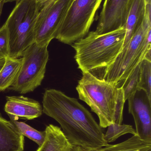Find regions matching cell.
<instances>
[{
    "label": "cell",
    "instance_id": "23",
    "mask_svg": "<svg viewBox=\"0 0 151 151\" xmlns=\"http://www.w3.org/2000/svg\"><path fill=\"white\" fill-rule=\"evenodd\" d=\"M5 60H6V58L0 56V71L1 70L5 63Z\"/></svg>",
    "mask_w": 151,
    "mask_h": 151
},
{
    "label": "cell",
    "instance_id": "4",
    "mask_svg": "<svg viewBox=\"0 0 151 151\" xmlns=\"http://www.w3.org/2000/svg\"><path fill=\"white\" fill-rule=\"evenodd\" d=\"M151 20L146 16L141 26L123 47L114 63L103 73L101 79L114 82L118 87L151 51Z\"/></svg>",
    "mask_w": 151,
    "mask_h": 151
},
{
    "label": "cell",
    "instance_id": "14",
    "mask_svg": "<svg viewBox=\"0 0 151 151\" xmlns=\"http://www.w3.org/2000/svg\"><path fill=\"white\" fill-rule=\"evenodd\" d=\"M145 0H131L125 26L126 32L124 46L142 25L145 15Z\"/></svg>",
    "mask_w": 151,
    "mask_h": 151
},
{
    "label": "cell",
    "instance_id": "15",
    "mask_svg": "<svg viewBox=\"0 0 151 151\" xmlns=\"http://www.w3.org/2000/svg\"><path fill=\"white\" fill-rule=\"evenodd\" d=\"M151 150V142L143 141L136 135L120 143L109 145L98 149L89 150L73 146L72 151H147Z\"/></svg>",
    "mask_w": 151,
    "mask_h": 151
},
{
    "label": "cell",
    "instance_id": "24",
    "mask_svg": "<svg viewBox=\"0 0 151 151\" xmlns=\"http://www.w3.org/2000/svg\"><path fill=\"white\" fill-rule=\"evenodd\" d=\"M49 0H35V1L37 4L42 7Z\"/></svg>",
    "mask_w": 151,
    "mask_h": 151
},
{
    "label": "cell",
    "instance_id": "9",
    "mask_svg": "<svg viewBox=\"0 0 151 151\" xmlns=\"http://www.w3.org/2000/svg\"><path fill=\"white\" fill-rule=\"evenodd\" d=\"M131 0H105L95 31L106 33L125 26Z\"/></svg>",
    "mask_w": 151,
    "mask_h": 151
},
{
    "label": "cell",
    "instance_id": "1",
    "mask_svg": "<svg viewBox=\"0 0 151 151\" xmlns=\"http://www.w3.org/2000/svg\"><path fill=\"white\" fill-rule=\"evenodd\" d=\"M43 112L57 122L73 146L89 150L108 146L102 128L77 99L55 89L45 90Z\"/></svg>",
    "mask_w": 151,
    "mask_h": 151
},
{
    "label": "cell",
    "instance_id": "12",
    "mask_svg": "<svg viewBox=\"0 0 151 151\" xmlns=\"http://www.w3.org/2000/svg\"><path fill=\"white\" fill-rule=\"evenodd\" d=\"M24 137L0 114V151H23Z\"/></svg>",
    "mask_w": 151,
    "mask_h": 151
},
{
    "label": "cell",
    "instance_id": "21",
    "mask_svg": "<svg viewBox=\"0 0 151 151\" xmlns=\"http://www.w3.org/2000/svg\"><path fill=\"white\" fill-rule=\"evenodd\" d=\"M126 100L122 87H118L117 90V103L114 114V123L122 124L123 121V109Z\"/></svg>",
    "mask_w": 151,
    "mask_h": 151
},
{
    "label": "cell",
    "instance_id": "3",
    "mask_svg": "<svg viewBox=\"0 0 151 151\" xmlns=\"http://www.w3.org/2000/svg\"><path fill=\"white\" fill-rule=\"evenodd\" d=\"M76 90L79 99L98 116L99 126L105 128L114 123L118 84L98 78L90 73H82Z\"/></svg>",
    "mask_w": 151,
    "mask_h": 151
},
{
    "label": "cell",
    "instance_id": "6",
    "mask_svg": "<svg viewBox=\"0 0 151 151\" xmlns=\"http://www.w3.org/2000/svg\"><path fill=\"white\" fill-rule=\"evenodd\" d=\"M48 44L34 42L24 51L21 66L11 88L20 94L34 91L41 84L49 58Z\"/></svg>",
    "mask_w": 151,
    "mask_h": 151
},
{
    "label": "cell",
    "instance_id": "18",
    "mask_svg": "<svg viewBox=\"0 0 151 151\" xmlns=\"http://www.w3.org/2000/svg\"><path fill=\"white\" fill-rule=\"evenodd\" d=\"M107 127V131L104 134V137L108 144L115 142L124 135L127 134H132L133 135H137L135 129L131 125L113 123Z\"/></svg>",
    "mask_w": 151,
    "mask_h": 151
},
{
    "label": "cell",
    "instance_id": "17",
    "mask_svg": "<svg viewBox=\"0 0 151 151\" xmlns=\"http://www.w3.org/2000/svg\"><path fill=\"white\" fill-rule=\"evenodd\" d=\"M10 121L14 125L16 129L22 135L36 143L39 146L44 142L46 136V132L40 131L35 129L25 123L18 122V119L11 115H8Z\"/></svg>",
    "mask_w": 151,
    "mask_h": 151
},
{
    "label": "cell",
    "instance_id": "16",
    "mask_svg": "<svg viewBox=\"0 0 151 151\" xmlns=\"http://www.w3.org/2000/svg\"><path fill=\"white\" fill-rule=\"evenodd\" d=\"M22 58L7 57L0 71V91L11 87L17 79L22 63Z\"/></svg>",
    "mask_w": 151,
    "mask_h": 151
},
{
    "label": "cell",
    "instance_id": "20",
    "mask_svg": "<svg viewBox=\"0 0 151 151\" xmlns=\"http://www.w3.org/2000/svg\"><path fill=\"white\" fill-rule=\"evenodd\" d=\"M140 65V64L137 66L121 86L124 91V96L126 101L138 89Z\"/></svg>",
    "mask_w": 151,
    "mask_h": 151
},
{
    "label": "cell",
    "instance_id": "19",
    "mask_svg": "<svg viewBox=\"0 0 151 151\" xmlns=\"http://www.w3.org/2000/svg\"><path fill=\"white\" fill-rule=\"evenodd\" d=\"M138 89L144 91L151 99V61L145 58L140 63Z\"/></svg>",
    "mask_w": 151,
    "mask_h": 151
},
{
    "label": "cell",
    "instance_id": "5",
    "mask_svg": "<svg viewBox=\"0 0 151 151\" xmlns=\"http://www.w3.org/2000/svg\"><path fill=\"white\" fill-rule=\"evenodd\" d=\"M103 1L74 0L55 39L70 45L85 37L89 33Z\"/></svg>",
    "mask_w": 151,
    "mask_h": 151
},
{
    "label": "cell",
    "instance_id": "11",
    "mask_svg": "<svg viewBox=\"0 0 151 151\" xmlns=\"http://www.w3.org/2000/svg\"><path fill=\"white\" fill-rule=\"evenodd\" d=\"M4 111L8 115L18 119L23 118L32 120L42 114L43 107L40 104L32 99L23 96L6 97Z\"/></svg>",
    "mask_w": 151,
    "mask_h": 151
},
{
    "label": "cell",
    "instance_id": "7",
    "mask_svg": "<svg viewBox=\"0 0 151 151\" xmlns=\"http://www.w3.org/2000/svg\"><path fill=\"white\" fill-rule=\"evenodd\" d=\"M74 0H49L39 11L35 24V41L38 44H49L55 39Z\"/></svg>",
    "mask_w": 151,
    "mask_h": 151
},
{
    "label": "cell",
    "instance_id": "25",
    "mask_svg": "<svg viewBox=\"0 0 151 151\" xmlns=\"http://www.w3.org/2000/svg\"><path fill=\"white\" fill-rule=\"evenodd\" d=\"M5 3V0H0V17L1 14L3 7Z\"/></svg>",
    "mask_w": 151,
    "mask_h": 151
},
{
    "label": "cell",
    "instance_id": "13",
    "mask_svg": "<svg viewBox=\"0 0 151 151\" xmlns=\"http://www.w3.org/2000/svg\"><path fill=\"white\" fill-rule=\"evenodd\" d=\"M45 131V140L36 151H72L73 146L61 128L50 124L47 126Z\"/></svg>",
    "mask_w": 151,
    "mask_h": 151
},
{
    "label": "cell",
    "instance_id": "2",
    "mask_svg": "<svg viewBox=\"0 0 151 151\" xmlns=\"http://www.w3.org/2000/svg\"><path fill=\"white\" fill-rule=\"evenodd\" d=\"M126 32L125 27L101 34L90 32L73 43L74 59L82 73L103 72L110 67L123 49Z\"/></svg>",
    "mask_w": 151,
    "mask_h": 151
},
{
    "label": "cell",
    "instance_id": "22",
    "mask_svg": "<svg viewBox=\"0 0 151 151\" xmlns=\"http://www.w3.org/2000/svg\"><path fill=\"white\" fill-rule=\"evenodd\" d=\"M9 28L7 23L5 22L0 28V56L7 58L9 54Z\"/></svg>",
    "mask_w": 151,
    "mask_h": 151
},
{
    "label": "cell",
    "instance_id": "10",
    "mask_svg": "<svg viewBox=\"0 0 151 151\" xmlns=\"http://www.w3.org/2000/svg\"><path fill=\"white\" fill-rule=\"evenodd\" d=\"M41 7L35 3L25 21L12 35H9V57L21 58L25 50L35 42V24Z\"/></svg>",
    "mask_w": 151,
    "mask_h": 151
},
{
    "label": "cell",
    "instance_id": "26",
    "mask_svg": "<svg viewBox=\"0 0 151 151\" xmlns=\"http://www.w3.org/2000/svg\"><path fill=\"white\" fill-rule=\"evenodd\" d=\"M147 151H151V150Z\"/></svg>",
    "mask_w": 151,
    "mask_h": 151
},
{
    "label": "cell",
    "instance_id": "8",
    "mask_svg": "<svg viewBox=\"0 0 151 151\" xmlns=\"http://www.w3.org/2000/svg\"><path fill=\"white\" fill-rule=\"evenodd\" d=\"M128 100L137 135L143 141L151 142V99L144 91L137 89Z\"/></svg>",
    "mask_w": 151,
    "mask_h": 151
}]
</instances>
